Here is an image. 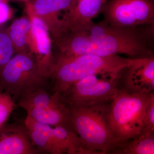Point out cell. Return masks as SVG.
I'll return each mask as SVG.
<instances>
[{
    "label": "cell",
    "mask_w": 154,
    "mask_h": 154,
    "mask_svg": "<svg viewBox=\"0 0 154 154\" xmlns=\"http://www.w3.org/2000/svg\"><path fill=\"white\" fill-rule=\"evenodd\" d=\"M55 57V66L50 80L52 83V93L58 94L85 77L125 68L135 60L119 55L100 57L90 54H57Z\"/></svg>",
    "instance_id": "cell-3"
},
{
    "label": "cell",
    "mask_w": 154,
    "mask_h": 154,
    "mask_svg": "<svg viewBox=\"0 0 154 154\" xmlns=\"http://www.w3.org/2000/svg\"><path fill=\"white\" fill-rule=\"evenodd\" d=\"M125 68L85 77L59 94L60 98L67 106L110 103L118 92Z\"/></svg>",
    "instance_id": "cell-5"
},
{
    "label": "cell",
    "mask_w": 154,
    "mask_h": 154,
    "mask_svg": "<svg viewBox=\"0 0 154 154\" xmlns=\"http://www.w3.org/2000/svg\"><path fill=\"white\" fill-rule=\"evenodd\" d=\"M8 10L7 6L0 3V23L5 21L8 16Z\"/></svg>",
    "instance_id": "cell-19"
},
{
    "label": "cell",
    "mask_w": 154,
    "mask_h": 154,
    "mask_svg": "<svg viewBox=\"0 0 154 154\" xmlns=\"http://www.w3.org/2000/svg\"><path fill=\"white\" fill-rule=\"evenodd\" d=\"M146 32L93 21L62 33L53 42L54 49H57V54L66 56H134L147 52Z\"/></svg>",
    "instance_id": "cell-1"
},
{
    "label": "cell",
    "mask_w": 154,
    "mask_h": 154,
    "mask_svg": "<svg viewBox=\"0 0 154 154\" xmlns=\"http://www.w3.org/2000/svg\"><path fill=\"white\" fill-rule=\"evenodd\" d=\"M108 0H75L72 8L62 18L60 33L74 30L93 21Z\"/></svg>",
    "instance_id": "cell-13"
},
{
    "label": "cell",
    "mask_w": 154,
    "mask_h": 154,
    "mask_svg": "<svg viewBox=\"0 0 154 154\" xmlns=\"http://www.w3.org/2000/svg\"><path fill=\"white\" fill-rule=\"evenodd\" d=\"M152 93L132 94L119 88L110 103L109 113L110 127L119 143L140 134Z\"/></svg>",
    "instance_id": "cell-4"
},
{
    "label": "cell",
    "mask_w": 154,
    "mask_h": 154,
    "mask_svg": "<svg viewBox=\"0 0 154 154\" xmlns=\"http://www.w3.org/2000/svg\"><path fill=\"white\" fill-rule=\"evenodd\" d=\"M7 33L13 43L15 54L22 53H32L34 38L32 22L29 16L14 20Z\"/></svg>",
    "instance_id": "cell-14"
},
{
    "label": "cell",
    "mask_w": 154,
    "mask_h": 154,
    "mask_svg": "<svg viewBox=\"0 0 154 154\" xmlns=\"http://www.w3.org/2000/svg\"><path fill=\"white\" fill-rule=\"evenodd\" d=\"M14 1H17V2H24L25 3V4H26L28 1H29V0H14Z\"/></svg>",
    "instance_id": "cell-20"
},
{
    "label": "cell",
    "mask_w": 154,
    "mask_h": 154,
    "mask_svg": "<svg viewBox=\"0 0 154 154\" xmlns=\"http://www.w3.org/2000/svg\"><path fill=\"white\" fill-rule=\"evenodd\" d=\"M68 107L72 128L89 154H110L120 145L110 127V103Z\"/></svg>",
    "instance_id": "cell-2"
},
{
    "label": "cell",
    "mask_w": 154,
    "mask_h": 154,
    "mask_svg": "<svg viewBox=\"0 0 154 154\" xmlns=\"http://www.w3.org/2000/svg\"><path fill=\"white\" fill-rule=\"evenodd\" d=\"M15 107L14 99L0 89V128L5 124Z\"/></svg>",
    "instance_id": "cell-17"
},
{
    "label": "cell",
    "mask_w": 154,
    "mask_h": 154,
    "mask_svg": "<svg viewBox=\"0 0 154 154\" xmlns=\"http://www.w3.org/2000/svg\"><path fill=\"white\" fill-rule=\"evenodd\" d=\"M48 80L39 71L31 53L16 54L0 70V89L14 100L31 90L45 88Z\"/></svg>",
    "instance_id": "cell-6"
},
{
    "label": "cell",
    "mask_w": 154,
    "mask_h": 154,
    "mask_svg": "<svg viewBox=\"0 0 154 154\" xmlns=\"http://www.w3.org/2000/svg\"><path fill=\"white\" fill-rule=\"evenodd\" d=\"M28 16L32 22L34 38L32 54L42 74L50 80L56 62L51 36L47 27L40 19L33 15L28 14Z\"/></svg>",
    "instance_id": "cell-11"
},
{
    "label": "cell",
    "mask_w": 154,
    "mask_h": 154,
    "mask_svg": "<svg viewBox=\"0 0 154 154\" xmlns=\"http://www.w3.org/2000/svg\"><path fill=\"white\" fill-rule=\"evenodd\" d=\"M25 124H5L0 128V154H36Z\"/></svg>",
    "instance_id": "cell-12"
},
{
    "label": "cell",
    "mask_w": 154,
    "mask_h": 154,
    "mask_svg": "<svg viewBox=\"0 0 154 154\" xmlns=\"http://www.w3.org/2000/svg\"><path fill=\"white\" fill-rule=\"evenodd\" d=\"M75 0H29L26 11L29 15L37 17L44 23L49 31L52 42L59 36L62 19L60 15L70 10Z\"/></svg>",
    "instance_id": "cell-9"
},
{
    "label": "cell",
    "mask_w": 154,
    "mask_h": 154,
    "mask_svg": "<svg viewBox=\"0 0 154 154\" xmlns=\"http://www.w3.org/2000/svg\"><path fill=\"white\" fill-rule=\"evenodd\" d=\"M102 12L103 21L113 26L134 28L154 25L153 0H110Z\"/></svg>",
    "instance_id": "cell-8"
},
{
    "label": "cell",
    "mask_w": 154,
    "mask_h": 154,
    "mask_svg": "<svg viewBox=\"0 0 154 154\" xmlns=\"http://www.w3.org/2000/svg\"><path fill=\"white\" fill-rule=\"evenodd\" d=\"M122 89L132 94H148L154 90L153 57L135 59L124 70L120 83Z\"/></svg>",
    "instance_id": "cell-10"
},
{
    "label": "cell",
    "mask_w": 154,
    "mask_h": 154,
    "mask_svg": "<svg viewBox=\"0 0 154 154\" xmlns=\"http://www.w3.org/2000/svg\"><path fill=\"white\" fill-rule=\"evenodd\" d=\"M15 54L14 46L8 33L0 31V70Z\"/></svg>",
    "instance_id": "cell-16"
},
{
    "label": "cell",
    "mask_w": 154,
    "mask_h": 154,
    "mask_svg": "<svg viewBox=\"0 0 154 154\" xmlns=\"http://www.w3.org/2000/svg\"><path fill=\"white\" fill-rule=\"evenodd\" d=\"M154 94L152 92L150 100L144 118L143 127L140 134H150L154 133Z\"/></svg>",
    "instance_id": "cell-18"
},
{
    "label": "cell",
    "mask_w": 154,
    "mask_h": 154,
    "mask_svg": "<svg viewBox=\"0 0 154 154\" xmlns=\"http://www.w3.org/2000/svg\"><path fill=\"white\" fill-rule=\"evenodd\" d=\"M110 154H154V133L140 134L134 138L120 144Z\"/></svg>",
    "instance_id": "cell-15"
},
{
    "label": "cell",
    "mask_w": 154,
    "mask_h": 154,
    "mask_svg": "<svg viewBox=\"0 0 154 154\" xmlns=\"http://www.w3.org/2000/svg\"><path fill=\"white\" fill-rule=\"evenodd\" d=\"M19 99V106L33 120L50 126L65 127L73 130L69 107L58 94H50L45 88H38L23 94Z\"/></svg>",
    "instance_id": "cell-7"
}]
</instances>
